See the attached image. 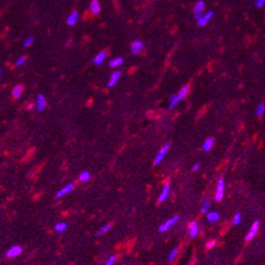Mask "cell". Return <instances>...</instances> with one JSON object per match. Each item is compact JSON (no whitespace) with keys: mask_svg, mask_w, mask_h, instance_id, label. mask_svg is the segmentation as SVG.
I'll use <instances>...</instances> for the list:
<instances>
[{"mask_svg":"<svg viewBox=\"0 0 265 265\" xmlns=\"http://www.w3.org/2000/svg\"><path fill=\"white\" fill-rule=\"evenodd\" d=\"M189 92H190V86L189 85L182 86V88L179 91L178 94H173V96L170 97V99H169V108H170V109L175 108L176 106L182 100V99L185 98L186 95L189 94Z\"/></svg>","mask_w":265,"mask_h":265,"instance_id":"obj_1","label":"cell"},{"mask_svg":"<svg viewBox=\"0 0 265 265\" xmlns=\"http://www.w3.org/2000/svg\"><path fill=\"white\" fill-rule=\"evenodd\" d=\"M178 220H179V216H175V217H171L170 219L166 220V221H165L164 223L161 224L160 228H158L160 233H165V232H167V231H168L169 228H171L173 225H175L176 223H177Z\"/></svg>","mask_w":265,"mask_h":265,"instance_id":"obj_2","label":"cell"},{"mask_svg":"<svg viewBox=\"0 0 265 265\" xmlns=\"http://www.w3.org/2000/svg\"><path fill=\"white\" fill-rule=\"evenodd\" d=\"M224 178L221 177L218 181V185H217V190H216V201L217 202H221L223 200V195H224Z\"/></svg>","mask_w":265,"mask_h":265,"instance_id":"obj_3","label":"cell"},{"mask_svg":"<svg viewBox=\"0 0 265 265\" xmlns=\"http://www.w3.org/2000/svg\"><path fill=\"white\" fill-rule=\"evenodd\" d=\"M22 253H23V248H22V246H20V245H14V246H12V247L10 248V249L7 251V253H6V256H7L8 259H13V258H16V256L21 255Z\"/></svg>","mask_w":265,"mask_h":265,"instance_id":"obj_4","label":"cell"},{"mask_svg":"<svg viewBox=\"0 0 265 265\" xmlns=\"http://www.w3.org/2000/svg\"><path fill=\"white\" fill-rule=\"evenodd\" d=\"M170 149V143H166V145H164L162 147V149L158 151V153L156 154L155 156V160H154V164L155 165H158L161 162L163 161V158H164V156L166 155V153L168 152V150Z\"/></svg>","mask_w":265,"mask_h":265,"instance_id":"obj_5","label":"cell"},{"mask_svg":"<svg viewBox=\"0 0 265 265\" xmlns=\"http://www.w3.org/2000/svg\"><path fill=\"white\" fill-rule=\"evenodd\" d=\"M204 10H205L204 1H197V2L194 5V8H193V14H194V18L198 20V18L203 15V13H204Z\"/></svg>","mask_w":265,"mask_h":265,"instance_id":"obj_6","label":"cell"},{"mask_svg":"<svg viewBox=\"0 0 265 265\" xmlns=\"http://www.w3.org/2000/svg\"><path fill=\"white\" fill-rule=\"evenodd\" d=\"M213 16V12L210 11V12H207L206 14H204V15H202L200 18H198V21H197V25L200 27H204L206 26L207 24H208V22L211 20V18Z\"/></svg>","mask_w":265,"mask_h":265,"instance_id":"obj_7","label":"cell"},{"mask_svg":"<svg viewBox=\"0 0 265 265\" xmlns=\"http://www.w3.org/2000/svg\"><path fill=\"white\" fill-rule=\"evenodd\" d=\"M259 226H260V222L259 221H255L253 224H252L251 228H250V230H249V232H248L247 236H246V241H250L254 236H255L256 233H258Z\"/></svg>","mask_w":265,"mask_h":265,"instance_id":"obj_8","label":"cell"},{"mask_svg":"<svg viewBox=\"0 0 265 265\" xmlns=\"http://www.w3.org/2000/svg\"><path fill=\"white\" fill-rule=\"evenodd\" d=\"M143 49V42L141 41V40H136V41H134L133 43H131V53L133 54H139V53L142 51Z\"/></svg>","mask_w":265,"mask_h":265,"instance_id":"obj_9","label":"cell"},{"mask_svg":"<svg viewBox=\"0 0 265 265\" xmlns=\"http://www.w3.org/2000/svg\"><path fill=\"white\" fill-rule=\"evenodd\" d=\"M46 107V99L42 94H39L37 96V110L38 111H43Z\"/></svg>","mask_w":265,"mask_h":265,"instance_id":"obj_10","label":"cell"},{"mask_svg":"<svg viewBox=\"0 0 265 265\" xmlns=\"http://www.w3.org/2000/svg\"><path fill=\"white\" fill-rule=\"evenodd\" d=\"M198 232H200V225L197 224V222H192L190 224V230H189V235L192 238H195V237L198 235Z\"/></svg>","mask_w":265,"mask_h":265,"instance_id":"obj_11","label":"cell"},{"mask_svg":"<svg viewBox=\"0 0 265 265\" xmlns=\"http://www.w3.org/2000/svg\"><path fill=\"white\" fill-rule=\"evenodd\" d=\"M72 191H73V184L69 183L66 186H64L63 189H60V190L56 193V197L57 198H59V197L64 196V195H66V194H68V193L72 192Z\"/></svg>","mask_w":265,"mask_h":265,"instance_id":"obj_12","label":"cell"},{"mask_svg":"<svg viewBox=\"0 0 265 265\" xmlns=\"http://www.w3.org/2000/svg\"><path fill=\"white\" fill-rule=\"evenodd\" d=\"M120 78H121V71H118V70L114 71L111 75V78H110L109 82H108V88H112V86L115 85L119 80H120Z\"/></svg>","mask_w":265,"mask_h":265,"instance_id":"obj_13","label":"cell"},{"mask_svg":"<svg viewBox=\"0 0 265 265\" xmlns=\"http://www.w3.org/2000/svg\"><path fill=\"white\" fill-rule=\"evenodd\" d=\"M169 192H170V184L167 183L166 185L164 186V189H163L161 195L158 196V202L162 203V202H164L165 200H167V197H168V195H169Z\"/></svg>","mask_w":265,"mask_h":265,"instance_id":"obj_14","label":"cell"},{"mask_svg":"<svg viewBox=\"0 0 265 265\" xmlns=\"http://www.w3.org/2000/svg\"><path fill=\"white\" fill-rule=\"evenodd\" d=\"M23 92H24V85H23V84H18V85L12 90V97H13L14 99H18Z\"/></svg>","mask_w":265,"mask_h":265,"instance_id":"obj_15","label":"cell"},{"mask_svg":"<svg viewBox=\"0 0 265 265\" xmlns=\"http://www.w3.org/2000/svg\"><path fill=\"white\" fill-rule=\"evenodd\" d=\"M106 57H107V52H106V51H101L100 53H98V54L94 57V60L93 61H94L95 65H101V64L105 61Z\"/></svg>","mask_w":265,"mask_h":265,"instance_id":"obj_16","label":"cell"},{"mask_svg":"<svg viewBox=\"0 0 265 265\" xmlns=\"http://www.w3.org/2000/svg\"><path fill=\"white\" fill-rule=\"evenodd\" d=\"M78 18H79V13H78V11H73L72 13L68 16V18H67V24H68L69 26H73V25L77 24Z\"/></svg>","mask_w":265,"mask_h":265,"instance_id":"obj_17","label":"cell"},{"mask_svg":"<svg viewBox=\"0 0 265 265\" xmlns=\"http://www.w3.org/2000/svg\"><path fill=\"white\" fill-rule=\"evenodd\" d=\"M90 9H91V12H92L93 14H95V15L99 14V12H100V6H99L98 0H93L92 2H91Z\"/></svg>","mask_w":265,"mask_h":265,"instance_id":"obj_18","label":"cell"},{"mask_svg":"<svg viewBox=\"0 0 265 265\" xmlns=\"http://www.w3.org/2000/svg\"><path fill=\"white\" fill-rule=\"evenodd\" d=\"M213 142H215V139L212 138V137H210V138H207L206 140L204 141V143H203V150L204 151H210L211 148L213 147Z\"/></svg>","mask_w":265,"mask_h":265,"instance_id":"obj_19","label":"cell"},{"mask_svg":"<svg viewBox=\"0 0 265 265\" xmlns=\"http://www.w3.org/2000/svg\"><path fill=\"white\" fill-rule=\"evenodd\" d=\"M123 61H124V59L122 57H116V58H113L109 61V66L111 68H115V67H119V66L122 65Z\"/></svg>","mask_w":265,"mask_h":265,"instance_id":"obj_20","label":"cell"},{"mask_svg":"<svg viewBox=\"0 0 265 265\" xmlns=\"http://www.w3.org/2000/svg\"><path fill=\"white\" fill-rule=\"evenodd\" d=\"M219 218H220V215L217 211H210V212L207 213V219H208L209 222H216Z\"/></svg>","mask_w":265,"mask_h":265,"instance_id":"obj_21","label":"cell"},{"mask_svg":"<svg viewBox=\"0 0 265 265\" xmlns=\"http://www.w3.org/2000/svg\"><path fill=\"white\" fill-rule=\"evenodd\" d=\"M211 206V201L210 200H205L202 204V207H201V212H208V210L210 209Z\"/></svg>","mask_w":265,"mask_h":265,"instance_id":"obj_22","label":"cell"},{"mask_svg":"<svg viewBox=\"0 0 265 265\" xmlns=\"http://www.w3.org/2000/svg\"><path fill=\"white\" fill-rule=\"evenodd\" d=\"M54 228L57 233H64L66 231V228H67V223H65V222H58L57 224H55Z\"/></svg>","mask_w":265,"mask_h":265,"instance_id":"obj_23","label":"cell"},{"mask_svg":"<svg viewBox=\"0 0 265 265\" xmlns=\"http://www.w3.org/2000/svg\"><path fill=\"white\" fill-rule=\"evenodd\" d=\"M79 179L81 182H88L91 179V173L88 171H82L79 176Z\"/></svg>","mask_w":265,"mask_h":265,"instance_id":"obj_24","label":"cell"},{"mask_svg":"<svg viewBox=\"0 0 265 265\" xmlns=\"http://www.w3.org/2000/svg\"><path fill=\"white\" fill-rule=\"evenodd\" d=\"M110 228H111V224H106V225H103L100 230H98V232L96 233V235L97 236H103L105 233H107L108 231L110 230Z\"/></svg>","mask_w":265,"mask_h":265,"instance_id":"obj_25","label":"cell"},{"mask_svg":"<svg viewBox=\"0 0 265 265\" xmlns=\"http://www.w3.org/2000/svg\"><path fill=\"white\" fill-rule=\"evenodd\" d=\"M264 109H265V106L264 103H260L256 108V115L258 116H262L264 114Z\"/></svg>","mask_w":265,"mask_h":265,"instance_id":"obj_26","label":"cell"},{"mask_svg":"<svg viewBox=\"0 0 265 265\" xmlns=\"http://www.w3.org/2000/svg\"><path fill=\"white\" fill-rule=\"evenodd\" d=\"M177 254H178V248H175V249H173V251L170 252V254H169L168 262H173L176 259V256H177Z\"/></svg>","mask_w":265,"mask_h":265,"instance_id":"obj_27","label":"cell"},{"mask_svg":"<svg viewBox=\"0 0 265 265\" xmlns=\"http://www.w3.org/2000/svg\"><path fill=\"white\" fill-rule=\"evenodd\" d=\"M240 221H241V213L237 212L236 216L234 217V225H238V224H240Z\"/></svg>","mask_w":265,"mask_h":265,"instance_id":"obj_28","label":"cell"},{"mask_svg":"<svg viewBox=\"0 0 265 265\" xmlns=\"http://www.w3.org/2000/svg\"><path fill=\"white\" fill-rule=\"evenodd\" d=\"M26 60H27V56H22V57H20V58H18V60H16V66H18V67H20V66L24 65L25 61H26Z\"/></svg>","mask_w":265,"mask_h":265,"instance_id":"obj_29","label":"cell"},{"mask_svg":"<svg viewBox=\"0 0 265 265\" xmlns=\"http://www.w3.org/2000/svg\"><path fill=\"white\" fill-rule=\"evenodd\" d=\"M33 43V37H28L24 41V46H25V48H28V46H30Z\"/></svg>","mask_w":265,"mask_h":265,"instance_id":"obj_30","label":"cell"},{"mask_svg":"<svg viewBox=\"0 0 265 265\" xmlns=\"http://www.w3.org/2000/svg\"><path fill=\"white\" fill-rule=\"evenodd\" d=\"M114 262H115V256L112 255V256H110V258L108 259L107 263H106L105 265H113V264H114Z\"/></svg>","mask_w":265,"mask_h":265,"instance_id":"obj_31","label":"cell"},{"mask_svg":"<svg viewBox=\"0 0 265 265\" xmlns=\"http://www.w3.org/2000/svg\"><path fill=\"white\" fill-rule=\"evenodd\" d=\"M264 3H265V0H256V1H255V6L258 8L264 7Z\"/></svg>","mask_w":265,"mask_h":265,"instance_id":"obj_32","label":"cell"},{"mask_svg":"<svg viewBox=\"0 0 265 265\" xmlns=\"http://www.w3.org/2000/svg\"><path fill=\"white\" fill-rule=\"evenodd\" d=\"M200 167H201V164H200V163H195V164H194V165H193V166H192V170L196 171L197 169L200 168Z\"/></svg>","mask_w":265,"mask_h":265,"instance_id":"obj_33","label":"cell"},{"mask_svg":"<svg viewBox=\"0 0 265 265\" xmlns=\"http://www.w3.org/2000/svg\"><path fill=\"white\" fill-rule=\"evenodd\" d=\"M216 245V240H211L209 243H207V248H212V246Z\"/></svg>","mask_w":265,"mask_h":265,"instance_id":"obj_34","label":"cell"},{"mask_svg":"<svg viewBox=\"0 0 265 265\" xmlns=\"http://www.w3.org/2000/svg\"><path fill=\"white\" fill-rule=\"evenodd\" d=\"M1 73H2V71H1V69H0V77H1Z\"/></svg>","mask_w":265,"mask_h":265,"instance_id":"obj_35","label":"cell"}]
</instances>
